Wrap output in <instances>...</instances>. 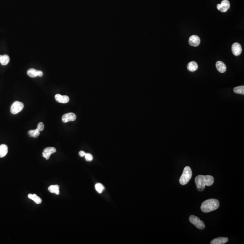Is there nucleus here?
<instances>
[{"instance_id": "obj_16", "label": "nucleus", "mask_w": 244, "mask_h": 244, "mask_svg": "<svg viewBox=\"0 0 244 244\" xmlns=\"http://www.w3.org/2000/svg\"><path fill=\"white\" fill-rule=\"evenodd\" d=\"M28 197H29V199L34 201L36 204H40L42 203V201L41 199L35 194H29Z\"/></svg>"}, {"instance_id": "obj_12", "label": "nucleus", "mask_w": 244, "mask_h": 244, "mask_svg": "<svg viewBox=\"0 0 244 244\" xmlns=\"http://www.w3.org/2000/svg\"><path fill=\"white\" fill-rule=\"evenodd\" d=\"M228 241V239L227 237H220L215 238L211 241V244H224Z\"/></svg>"}, {"instance_id": "obj_8", "label": "nucleus", "mask_w": 244, "mask_h": 244, "mask_svg": "<svg viewBox=\"0 0 244 244\" xmlns=\"http://www.w3.org/2000/svg\"><path fill=\"white\" fill-rule=\"evenodd\" d=\"M231 50L234 55L236 56H239L242 52V47L240 44L238 43H235L231 47Z\"/></svg>"}, {"instance_id": "obj_17", "label": "nucleus", "mask_w": 244, "mask_h": 244, "mask_svg": "<svg viewBox=\"0 0 244 244\" xmlns=\"http://www.w3.org/2000/svg\"><path fill=\"white\" fill-rule=\"evenodd\" d=\"M48 190L51 193H54L57 195L59 194V186H58V185H51L48 188Z\"/></svg>"}, {"instance_id": "obj_1", "label": "nucleus", "mask_w": 244, "mask_h": 244, "mask_svg": "<svg viewBox=\"0 0 244 244\" xmlns=\"http://www.w3.org/2000/svg\"><path fill=\"white\" fill-rule=\"evenodd\" d=\"M214 179L213 176L210 175H199L196 177L195 183L196 185L197 190L200 192L203 191L205 186H210L214 184Z\"/></svg>"}, {"instance_id": "obj_20", "label": "nucleus", "mask_w": 244, "mask_h": 244, "mask_svg": "<svg viewBox=\"0 0 244 244\" xmlns=\"http://www.w3.org/2000/svg\"><path fill=\"white\" fill-rule=\"evenodd\" d=\"M233 91L236 94H240V95H244V86H237V87H235L233 89Z\"/></svg>"}, {"instance_id": "obj_5", "label": "nucleus", "mask_w": 244, "mask_h": 244, "mask_svg": "<svg viewBox=\"0 0 244 244\" xmlns=\"http://www.w3.org/2000/svg\"><path fill=\"white\" fill-rule=\"evenodd\" d=\"M24 105L20 101H15L11 105V112L13 115H16L21 112L24 109Z\"/></svg>"}, {"instance_id": "obj_7", "label": "nucleus", "mask_w": 244, "mask_h": 244, "mask_svg": "<svg viewBox=\"0 0 244 244\" xmlns=\"http://www.w3.org/2000/svg\"><path fill=\"white\" fill-rule=\"evenodd\" d=\"M76 115L74 113H68L64 114L62 116V121L63 123H67L68 122L74 121L76 120Z\"/></svg>"}, {"instance_id": "obj_6", "label": "nucleus", "mask_w": 244, "mask_h": 244, "mask_svg": "<svg viewBox=\"0 0 244 244\" xmlns=\"http://www.w3.org/2000/svg\"><path fill=\"white\" fill-rule=\"evenodd\" d=\"M230 7V3L227 0H223L221 1V4H217L216 8L221 12L227 11Z\"/></svg>"}, {"instance_id": "obj_19", "label": "nucleus", "mask_w": 244, "mask_h": 244, "mask_svg": "<svg viewBox=\"0 0 244 244\" xmlns=\"http://www.w3.org/2000/svg\"><path fill=\"white\" fill-rule=\"evenodd\" d=\"M27 74L31 77H35L38 76V71L34 68H31L27 71Z\"/></svg>"}, {"instance_id": "obj_11", "label": "nucleus", "mask_w": 244, "mask_h": 244, "mask_svg": "<svg viewBox=\"0 0 244 244\" xmlns=\"http://www.w3.org/2000/svg\"><path fill=\"white\" fill-rule=\"evenodd\" d=\"M56 100L58 103L66 104L69 101V98L67 95H62L60 94H57L55 96Z\"/></svg>"}, {"instance_id": "obj_10", "label": "nucleus", "mask_w": 244, "mask_h": 244, "mask_svg": "<svg viewBox=\"0 0 244 244\" xmlns=\"http://www.w3.org/2000/svg\"><path fill=\"white\" fill-rule=\"evenodd\" d=\"M189 43L191 46L197 47L200 43V39L199 37L196 35H193L190 37Z\"/></svg>"}, {"instance_id": "obj_2", "label": "nucleus", "mask_w": 244, "mask_h": 244, "mask_svg": "<svg viewBox=\"0 0 244 244\" xmlns=\"http://www.w3.org/2000/svg\"><path fill=\"white\" fill-rule=\"evenodd\" d=\"M219 202L216 199L206 200L202 203L201 206L202 211L205 213H209L217 209L219 207Z\"/></svg>"}, {"instance_id": "obj_14", "label": "nucleus", "mask_w": 244, "mask_h": 244, "mask_svg": "<svg viewBox=\"0 0 244 244\" xmlns=\"http://www.w3.org/2000/svg\"><path fill=\"white\" fill-rule=\"evenodd\" d=\"M8 146L5 144L0 145V158L5 157L8 153Z\"/></svg>"}, {"instance_id": "obj_23", "label": "nucleus", "mask_w": 244, "mask_h": 244, "mask_svg": "<svg viewBox=\"0 0 244 244\" xmlns=\"http://www.w3.org/2000/svg\"><path fill=\"white\" fill-rule=\"evenodd\" d=\"M86 160L87 161H91L93 160V157L92 155L90 153H86L85 156Z\"/></svg>"}, {"instance_id": "obj_9", "label": "nucleus", "mask_w": 244, "mask_h": 244, "mask_svg": "<svg viewBox=\"0 0 244 244\" xmlns=\"http://www.w3.org/2000/svg\"><path fill=\"white\" fill-rule=\"evenodd\" d=\"M56 152V148L54 147H47L45 148L43 152V157H45L46 160L50 159L51 154Z\"/></svg>"}, {"instance_id": "obj_4", "label": "nucleus", "mask_w": 244, "mask_h": 244, "mask_svg": "<svg viewBox=\"0 0 244 244\" xmlns=\"http://www.w3.org/2000/svg\"><path fill=\"white\" fill-rule=\"evenodd\" d=\"M189 220L192 224L199 229L203 230L205 228L204 223L203 221L201 220L199 217L194 215H191L189 217Z\"/></svg>"}, {"instance_id": "obj_25", "label": "nucleus", "mask_w": 244, "mask_h": 244, "mask_svg": "<svg viewBox=\"0 0 244 244\" xmlns=\"http://www.w3.org/2000/svg\"><path fill=\"white\" fill-rule=\"evenodd\" d=\"M86 154V153L85 152H84V151H80L79 152V155L80 156H81V157H83V156H85Z\"/></svg>"}, {"instance_id": "obj_21", "label": "nucleus", "mask_w": 244, "mask_h": 244, "mask_svg": "<svg viewBox=\"0 0 244 244\" xmlns=\"http://www.w3.org/2000/svg\"><path fill=\"white\" fill-rule=\"evenodd\" d=\"M10 62V57L9 56L6 54L2 55V60L1 62V64L2 65H6L9 63Z\"/></svg>"}, {"instance_id": "obj_24", "label": "nucleus", "mask_w": 244, "mask_h": 244, "mask_svg": "<svg viewBox=\"0 0 244 244\" xmlns=\"http://www.w3.org/2000/svg\"><path fill=\"white\" fill-rule=\"evenodd\" d=\"M45 128V125L42 122H40L38 124V126H37V129L39 131H42Z\"/></svg>"}, {"instance_id": "obj_3", "label": "nucleus", "mask_w": 244, "mask_h": 244, "mask_svg": "<svg viewBox=\"0 0 244 244\" xmlns=\"http://www.w3.org/2000/svg\"><path fill=\"white\" fill-rule=\"evenodd\" d=\"M192 176V171L190 167L187 166L184 168L182 175L180 177V183L181 185H185L189 182Z\"/></svg>"}, {"instance_id": "obj_18", "label": "nucleus", "mask_w": 244, "mask_h": 244, "mask_svg": "<svg viewBox=\"0 0 244 244\" xmlns=\"http://www.w3.org/2000/svg\"><path fill=\"white\" fill-rule=\"evenodd\" d=\"M28 134L30 137L37 138L40 136V131L37 129L35 130H30L28 131Z\"/></svg>"}, {"instance_id": "obj_15", "label": "nucleus", "mask_w": 244, "mask_h": 244, "mask_svg": "<svg viewBox=\"0 0 244 244\" xmlns=\"http://www.w3.org/2000/svg\"><path fill=\"white\" fill-rule=\"evenodd\" d=\"M198 68V64L195 62L192 61L189 62L187 65V69L190 71H195Z\"/></svg>"}, {"instance_id": "obj_13", "label": "nucleus", "mask_w": 244, "mask_h": 244, "mask_svg": "<svg viewBox=\"0 0 244 244\" xmlns=\"http://www.w3.org/2000/svg\"><path fill=\"white\" fill-rule=\"evenodd\" d=\"M216 66L218 71L220 73H224L226 71V66L222 62L217 61L216 63Z\"/></svg>"}, {"instance_id": "obj_22", "label": "nucleus", "mask_w": 244, "mask_h": 244, "mask_svg": "<svg viewBox=\"0 0 244 244\" xmlns=\"http://www.w3.org/2000/svg\"><path fill=\"white\" fill-rule=\"evenodd\" d=\"M95 190H96L97 191V192L99 194L102 193V192L104 191V190H105V187L100 183H97V184H96L95 185Z\"/></svg>"}]
</instances>
